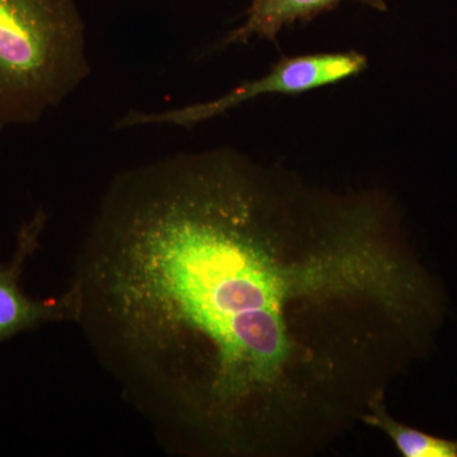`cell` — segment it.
Wrapping results in <instances>:
<instances>
[{
    "mask_svg": "<svg viewBox=\"0 0 457 457\" xmlns=\"http://www.w3.org/2000/svg\"><path fill=\"white\" fill-rule=\"evenodd\" d=\"M69 288L123 398L188 457L317 450L386 394L437 305L383 198L230 149L116 174Z\"/></svg>",
    "mask_w": 457,
    "mask_h": 457,
    "instance_id": "obj_1",
    "label": "cell"
},
{
    "mask_svg": "<svg viewBox=\"0 0 457 457\" xmlns=\"http://www.w3.org/2000/svg\"><path fill=\"white\" fill-rule=\"evenodd\" d=\"M89 75L77 0H0V130L37 123Z\"/></svg>",
    "mask_w": 457,
    "mask_h": 457,
    "instance_id": "obj_2",
    "label": "cell"
},
{
    "mask_svg": "<svg viewBox=\"0 0 457 457\" xmlns=\"http://www.w3.org/2000/svg\"><path fill=\"white\" fill-rule=\"evenodd\" d=\"M366 68L368 57L357 51L282 57L263 77L242 83L221 97L161 112L130 111L116 122L114 128L123 130L137 126L170 125L192 129L253 99L270 95H303L350 79Z\"/></svg>",
    "mask_w": 457,
    "mask_h": 457,
    "instance_id": "obj_3",
    "label": "cell"
},
{
    "mask_svg": "<svg viewBox=\"0 0 457 457\" xmlns=\"http://www.w3.org/2000/svg\"><path fill=\"white\" fill-rule=\"evenodd\" d=\"M46 222V213L42 210L36 212L18 231L11 260L0 263V343L44 324L77 321L78 306L71 288L57 297L33 299L21 286L27 261L40 248Z\"/></svg>",
    "mask_w": 457,
    "mask_h": 457,
    "instance_id": "obj_4",
    "label": "cell"
},
{
    "mask_svg": "<svg viewBox=\"0 0 457 457\" xmlns=\"http://www.w3.org/2000/svg\"><path fill=\"white\" fill-rule=\"evenodd\" d=\"M343 0H253L245 22L228 32L221 46L248 44L254 40L273 41L286 27L306 22L323 12L335 8ZM376 11H387L385 0H354Z\"/></svg>",
    "mask_w": 457,
    "mask_h": 457,
    "instance_id": "obj_5",
    "label": "cell"
},
{
    "mask_svg": "<svg viewBox=\"0 0 457 457\" xmlns=\"http://www.w3.org/2000/svg\"><path fill=\"white\" fill-rule=\"evenodd\" d=\"M361 422L384 432L404 457H457V440L437 437L398 422L387 411L385 395L376 396Z\"/></svg>",
    "mask_w": 457,
    "mask_h": 457,
    "instance_id": "obj_6",
    "label": "cell"
}]
</instances>
